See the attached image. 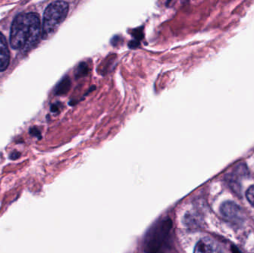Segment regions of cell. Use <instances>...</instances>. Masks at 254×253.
Here are the masks:
<instances>
[{
    "label": "cell",
    "instance_id": "cell-5",
    "mask_svg": "<svg viewBox=\"0 0 254 253\" xmlns=\"http://www.w3.org/2000/svg\"><path fill=\"white\" fill-rule=\"evenodd\" d=\"M10 51L5 37L0 32V72L5 71L10 64Z\"/></svg>",
    "mask_w": 254,
    "mask_h": 253
},
{
    "label": "cell",
    "instance_id": "cell-2",
    "mask_svg": "<svg viewBox=\"0 0 254 253\" xmlns=\"http://www.w3.org/2000/svg\"><path fill=\"white\" fill-rule=\"evenodd\" d=\"M68 3L66 1H53L49 4L43 14L42 26V38L48 40L58 31L64 22L68 13Z\"/></svg>",
    "mask_w": 254,
    "mask_h": 253
},
{
    "label": "cell",
    "instance_id": "cell-6",
    "mask_svg": "<svg viewBox=\"0 0 254 253\" xmlns=\"http://www.w3.org/2000/svg\"><path fill=\"white\" fill-rule=\"evenodd\" d=\"M70 86H71V81L69 79L65 78L62 80L58 85V88H57V94L58 95H64L66 94L68 92L70 89Z\"/></svg>",
    "mask_w": 254,
    "mask_h": 253
},
{
    "label": "cell",
    "instance_id": "cell-1",
    "mask_svg": "<svg viewBox=\"0 0 254 253\" xmlns=\"http://www.w3.org/2000/svg\"><path fill=\"white\" fill-rule=\"evenodd\" d=\"M42 37V27L37 13L28 12L18 14L10 28V43L15 50L30 51Z\"/></svg>",
    "mask_w": 254,
    "mask_h": 253
},
{
    "label": "cell",
    "instance_id": "cell-3",
    "mask_svg": "<svg viewBox=\"0 0 254 253\" xmlns=\"http://www.w3.org/2000/svg\"><path fill=\"white\" fill-rule=\"evenodd\" d=\"M193 253H223L219 244L210 238H204L198 241Z\"/></svg>",
    "mask_w": 254,
    "mask_h": 253
},
{
    "label": "cell",
    "instance_id": "cell-7",
    "mask_svg": "<svg viewBox=\"0 0 254 253\" xmlns=\"http://www.w3.org/2000/svg\"><path fill=\"white\" fill-rule=\"evenodd\" d=\"M89 67H88L87 64L82 62L77 67V70H76V75L77 77H83V76L86 75L89 73Z\"/></svg>",
    "mask_w": 254,
    "mask_h": 253
},
{
    "label": "cell",
    "instance_id": "cell-8",
    "mask_svg": "<svg viewBox=\"0 0 254 253\" xmlns=\"http://www.w3.org/2000/svg\"><path fill=\"white\" fill-rule=\"evenodd\" d=\"M246 198L249 203L254 207V185L249 187V190L246 192Z\"/></svg>",
    "mask_w": 254,
    "mask_h": 253
},
{
    "label": "cell",
    "instance_id": "cell-4",
    "mask_svg": "<svg viewBox=\"0 0 254 253\" xmlns=\"http://www.w3.org/2000/svg\"><path fill=\"white\" fill-rule=\"evenodd\" d=\"M221 212L225 218L231 221H240L243 218V212L240 206L232 202H227L222 204Z\"/></svg>",
    "mask_w": 254,
    "mask_h": 253
}]
</instances>
